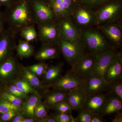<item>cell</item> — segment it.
I'll use <instances>...</instances> for the list:
<instances>
[{
	"label": "cell",
	"mask_w": 122,
	"mask_h": 122,
	"mask_svg": "<svg viewBox=\"0 0 122 122\" xmlns=\"http://www.w3.org/2000/svg\"><path fill=\"white\" fill-rule=\"evenodd\" d=\"M64 8L68 16L73 13L77 6L76 0H61Z\"/></svg>",
	"instance_id": "8d00e7d4"
},
{
	"label": "cell",
	"mask_w": 122,
	"mask_h": 122,
	"mask_svg": "<svg viewBox=\"0 0 122 122\" xmlns=\"http://www.w3.org/2000/svg\"><path fill=\"white\" fill-rule=\"evenodd\" d=\"M48 64L41 62L40 63L26 66L29 70L36 75L38 77H42L46 73L49 67Z\"/></svg>",
	"instance_id": "f1b7e54d"
},
{
	"label": "cell",
	"mask_w": 122,
	"mask_h": 122,
	"mask_svg": "<svg viewBox=\"0 0 122 122\" xmlns=\"http://www.w3.org/2000/svg\"><path fill=\"white\" fill-rule=\"evenodd\" d=\"M51 115L56 122H76V118L73 117L71 113L56 112L54 113L51 114Z\"/></svg>",
	"instance_id": "d6a6232c"
},
{
	"label": "cell",
	"mask_w": 122,
	"mask_h": 122,
	"mask_svg": "<svg viewBox=\"0 0 122 122\" xmlns=\"http://www.w3.org/2000/svg\"><path fill=\"white\" fill-rule=\"evenodd\" d=\"M1 7V6H0V7Z\"/></svg>",
	"instance_id": "c3c4849f"
},
{
	"label": "cell",
	"mask_w": 122,
	"mask_h": 122,
	"mask_svg": "<svg viewBox=\"0 0 122 122\" xmlns=\"http://www.w3.org/2000/svg\"><path fill=\"white\" fill-rule=\"evenodd\" d=\"M60 50L58 45H44L35 54L36 59L40 61L58 57Z\"/></svg>",
	"instance_id": "7402d4cb"
},
{
	"label": "cell",
	"mask_w": 122,
	"mask_h": 122,
	"mask_svg": "<svg viewBox=\"0 0 122 122\" xmlns=\"http://www.w3.org/2000/svg\"><path fill=\"white\" fill-rule=\"evenodd\" d=\"M105 93H97L87 96L83 108L92 114H100L108 95Z\"/></svg>",
	"instance_id": "5bb4252c"
},
{
	"label": "cell",
	"mask_w": 122,
	"mask_h": 122,
	"mask_svg": "<svg viewBox=\"0 0 122 122\" xmlns=\"http://www.w3.org/2000/svg\"><path fill=\"white\" fill-rule=\"evenodd\" d=\"M108 84L111 93L122 100V79L109 82Z\"/></svg>",
	"instance_id": "1f68e13d"
},
{
	"label": "cell",
	"mask_w": 122,
	"mask_h": 122,
	"mask_svg": "<svg viewBox=\"0 0 122 122\" xmlns=\"http://www.w3.org/2000/svg\"><path fill=\"white\" fill-rule=\"evenodd\" d=\"M58 44L60 52L71 66L87 54L80 41H70L61 37Z\"/></svg>",
	"instance_id": "5b68a950"
},
{
	"label": "cell",
	"mask_w": 122,
	"mask_h": 122,
	"mask_svg": "<svg viewBox=\"0 0 122 122\" xmlns=\"http://www.w3.org/2000/svg\"><path fill=\"white\" fill-rule=\"evenodd\" d=\"M119 53L112 49L97 55L95 67L92 74L103 77L106 71Z\"/></svg>",
	"instance_id": "7c38bea8"
},
{
	"label": "cell",
	"mask_w": 122,
	"mask_h": 122,
	"mask_svg": "<svg viewBox=\"0 0 122 122\" xmlns=\"http://www.w3.org/2000/svg\"><path fill=\"white\" fill-rule=\"evenodd\" d=\"M38 37L42 45H57L61 37L57 21L37 24Z\"/></svg>",
	"instance_id": "8992f818"
},
{
	"label": "cell",
	"mask_w": 122,
	"mask_h": 122,
	"mask_svg": "<svg viewBox=\"0 0 122 122\" xmlns=\"http://www.w3.org/2000/svg\"><path fill=\"white\" fill-rule=\"evenodd\" d=\"M81 41L85 50L87 49L89 54L97 56L113 49L111 48L103 37L98 32L87 30L83 32Z\"/></svg>",
	"instance_id": "7a4b0ae2"
},
{
	"label": "cell",
	"mask_w": 122,
	"mask_h": 122,
	"mask_svg": "<svg viewBox=\"0 0 122 122\" xmlns=\"http://www.w3.org/2000/svg\"><path fill=\"white\" fill-rule=\"evenodd\" d=\"M79 114L76 118V122H91L93 114L82 108L78 111Z\"/></svg>",
	"instance_id": "d590c367"
},
{
	"label": "cell",
	"mask_w": 122,
	"mask_h": 122,
	"mask_svg": "<svg viewBox=\"0 0 122 122\" xmlns=\"http://www.w3.org/2000/svg\"><path fill=\"white\" fill-rule=\"evenodd\" d=\"M13 83L22 91L28 94L38 93L31 86L27 81L22 77L17 79Z\"/></svg>",
	"instance_id": "83f0119b"
},
{
	"label": "cell",
	"mask_w": 122,
	"mask_h": 122,
	"mask_svg": "<svg viewBox=\"0 0 122 122\" xmlns=\"http://www.w3.org/2000/svg\"><path fill=\"white\" fill-rule=\"evenodd\" d=\"M21 37L26 41L30 42L37 39V33L35 30L34 25L25 27L20 33Z\"/></svg>",
	"instance_id": "484cf974"
},
{
	"label": "cell",
	"mask_w": 122,
	"mask_h": 122,
	"mask_svg": "<svg viewBox=\"0 0 122 122\" xmlns=\"http://www.w3.org/2000/svg\"><path fill=\"white\" fill-rule=\"evenodd\" d=\"M16 36L8 28L0 34V64L14 54L17 45Z\"/></svg>",
	"instance_id": "ba28073f"
},
{
	"label": "cell",
	"mask_w": 122,
	"mask_h": 122,
	"mask_svg": "<svg viewBox=\"0 0 122 122\" xmlns=\"http://www.w3.org/2000/svg\"><path fill=\"white\" fill-rule=\"evenodd\" d=\"M115 114L114 117L112 119V122H122V114L120 111L119 112Z\"/></svg>",
	"instance_id": "ee69618b"
},
{
	"label": "cell",
	"mask_w": 122,
	"mask_h": 122,
	"mask_svg": "<svg viewBox=\"0 0 122 122\" xmlns=\"http://www.w3.org/2000/svg\"><path fill=\"white\" fill-rule=\"evenodd\" d=\"M82 81V79L69 71L64 76H61L52 87L70 91L81 87Z\"/></svg>",
	"instance_id": "4fadbf2b"
},
{
	"label": "cell",
	"mask_w": 122,
	"mask_h": 122,
	"mask_svg": "<svg viewBox=\"0 0 122 122\" xmlns=\"http://www.w3.org/2000/svg\"><path fill=\"white\" fill-rule=\"evenodd\" d=\"M42 97L38 93L30 94L22 103L21 114L25 118H34L35 107L41 102Z\"/></svg>",
	"instance_id": "d6986e66"
},
{
	"label": "cell",
	"mask_w": 122,
	"mask_h": 122,
	"mask_svg": "<svg viewBox=\"0 0 122 122\" xmlns=\"http://www.w3.org/2000/svg\"><path fill=\"white\" fill-rule=\"evenodd\" d=\"M122 109V100L112 94L111 96H108L100 114L105 116L115 114Z\"/></svg>",
	"instance_id": "603a6c76"
},
{
	"label": "cell",
	"mask_w": 122,
	"mask_h": 122,
	"mask_svg": "<svg viewBox=\"0 0 122 122\" xmlns=\"http://www.w3.org/2000/svg\"><path fill=\"white\" fill-rule=\"evenodd\" d=\"M107 120L104 119L102 116L99 114H93L91 122H106Z\"/></svg>",
	"instance_id": "60d3db41"
},
{
	"label": "cell",
	"mask_w": 122,
	"mask_h": 122,
	"mask_svg": "<svg viewBox=\"0 0 122 122\" xmlns=\"http://www.w3.org/2000/svg\"><path fill=\"white\" fill-rule=\"evenodd\" d=\"M81 87L87 96L97 93H105L110 90L108 83L103 77L93 74L82 79Z\"/></svg>",
	"instance_id": "52a82bcc"
},
{
	"label": "cell",
	"mask_w": 122,
	"mask_h": 122,
	"mask_svg": "<svg viewBox=\"0 0 122 122\" xmlns=\"http://www.w3.org/2000/svg\"><path fill=\"white\" fill-rule=\"evenodd\" d=\"M5 86L2 83H0V98L1 97L2 94L4 92Z\"/></svg>",
	"instance_id": "7dc6e473"
},
{
	"label": "cell",
	"mask_w": 122,
	"mask_h": 122,
	"mask_svg": "<svg viewBox=\"0 0 122 122\" xmlns=\"http://www.w3.org/2000/svg\"><path fill=\"white\" fill-rule=\"evenodd\" d=\"M50 109L59 113H71L73 110L72 107L66 100L57 103Z\"/></svg>",
	"instance_id": "836d02e7"
},
{
	"label": "cell",
	"mask_w": 122,
	"mask_h": 122,
	"mask_svg": "<svg viewBox=\"0 0 122 122\" xmlns=\"http://www.w3.org/2000/svg\"><path fill=\"white\" fill-rule=\"evenodd\" d=\"M64 63L61 62L55 65L49 66L42 77V83L49 88L52 87L56 81L61 77Z\"/></svg>",
	"instance_id": "e0dca14e"
},
{
	"label": "cell",
	"mask_w": 122,
	"mask_h": 122,
	"mask_svg": "<svg viewBox=\"0 0 122 122\" xmlns=\"http://www.w3.org/2000/svg\"><path fill=\"white\" fill-rule=\"evenodd\" d=\"M16 51L18 56L20 58H28L34 53V49L30 42L24 40H20L17 45Z\"/></svg>",
	"instance_id": "d4e9b609"
},
{
	"label": "cell",
	"mask_w": 122,
	"mask_h": 122,
	"mask_svg": "<svg viewBox=\"0 0 122 122\" xmlns=\"http://www.w3.org/2000/svg\"><path fill=\"white\" fill-rule=\"evenodd\" d=\"M1 97L8 100L13 105L18 107H21L24 101L12 94L5 92L2 94Z\"/></svg>",
	"instance_id": "e575fe53"
},
{
	"label": "cell",
	"mask_w": 122,
	"mask_h": 122,
	"mask_svg": "<svg viewBox=\"0 0 122 122\" xmlns=\"http://www.w3.org/2000/svg\"><path fill=\"white\" fill-rule=\"evenodd\" d=\"M4 12L8 28L16 36L25 26L35 24L30 0H15Z\"/></svg>",
	"instance_id": "6da1fadb"
},
{
	"label": "cell",
	"mask_w": 122,
	"mask_h": 122,
	"mask_svg": "<svg viewBox=\"0 0 122 122\" xmlns=\"http://www.w3.org/2000/svg\"><path fill=\"white\" fill-rule=\"evenodd\" d=\"M57 22L61 38L70 41H79L81 35L79 30L67 17L59 19Z\"/></svg>",
	"instance_id": "8fae6325"
},
{
	"label": "cell",
	"mask_w": 122,
	"mask_h": 122,
	"mask_svg": "<svg viewBox=\"0 0 122 122\" xmlns=\"http://www.w3.org/2000/svg\"><path fill=\"white\" fill-rule=\"evenodd\" d=\"M15 0H0V5L5 8L10 7L15 2Z\"/></svg>",
	"instance_id": "b9f144b4"
},
{
	"label": "cell",
	"mask_w": 122,
	"mask_h": 122,
	"mask_svg": "<svg viewBox=\"0 0 122 122\" xmlns=\"http://www.w3.org/2000/svg\"><path fill=\"white\" fill-rule=\"evenodd\" d=\"M24 117H25L21 114L18 113L14 117L10 122H21L22 119Z\"/></svg>",
	"instance_id": "f6af8a7d"
},
{
	"label": "cell",
	"mask_w": 122,
	"mask_h": 122,
	"mask_svg": "<svg viewBox=\"0 0 122 122\" xmlns=\"http://www.w3.org/2000/svg\"><path fill=\"white\" fill-rule=\"evenodd\" d=\"M86 97L85 92L79 87L70 91L66 100L73 110L78 111L83 108Z\"/></svg>",
	"instance_id": "ac0fdd59"
},
{
	"label": "cell",
	"mask_w": 122,
	"mask_h": 122,
	"mask_svg": "<svg viewBox=\"0 0 122 122\" xmlns=\"http://www.w3.org/2000/svg\"><path fill=\"white\" fill-rule=\"evenodd\" d=\"M18 113L14 110L0 114V122H10L14 117Z\"/></svg>",
	"instance_id": "f35d334b"
},
{
	"label": "cell",
	"mask_w": 122,
	"mask_h": 122,
	"mask_svg": "<svg viewBox=\"0 0 122 122\" xmlns=\"http://www.w3.org/2000/svg\"><path fill=\"white\" fill-rule=\"evenodd\" d=\"M36 122H56L54 118L51 115H48L44 118L38 119Z\"/></svg>",
	"instance_id": "7bdbcfd3"
},
{
	"label": "cell",
	"mask_w": 122,
	"mask_h": 122,
	"mask_svg": "<svg viewBox=\"0 0 122 122\" xmlns=\"http://www.w3.org/2000/svg\"><path fill=\"white\" fill-rule=\"evenodd\" d=\"M4 92L12 94L24 100H25L28 96V94L22 91L13 83L5 86Z\"/></svg>",
	"instance_id": "4316f807"
},
{
	"label": "cell",
	"mask_w": 122,
	"mask_h": 122,
	"mask_svg": "<svg viewBox=\"0 0 122 122\" xmlns=\"http://www.w3.org/2000/svg\"><path fill=\"white\" fill-rule=\"evenodd\" d=\"M103 78L107 83L122 78V58L119 53L106 71Z\"/></svg>",
	"instance_id": "2e32d148"
},
{
	"label": "cell",
	"mask_w": 122,
	"mask_h": 122,
	"mask_svg": "<svg viewBox=\"0 0 122 122\" xmlns=\"http://www.w3.org/2000/svg\"><path fill=\"white\" fill-rule=\"evenodd\" d=\"M111 0H76L77 2L90 8L96 7Z\"/></svg>",
	"instance_id": "74e56055"
},
{
	"label": "cell",
	"mask_w": 122,
	"mask_h": 122,
	"mask_svg": "<svg viewBox=\"0 0 122 122\" xmlns=\"http://www.w3.org/2000/svg\"><path fill=\"white\" fill-rule=\"evenodd\" d=\"M35 24L57 20L49 0H30Z\"/></svg>",
	"instance_id": "277c9868"
},
{
	"label": "cell",
	"mask_w": 122,
	"mask_h": 122,
	"mask_svg": "<svg viewBox=\"0 0 122 122\" xmlns=\"http://www.w3.org/2000/svg\"><path fill=\"white\" fill-rule=\"evenodd\" d=\"M121 8V4L118 2L106 5L95 13V22L100 24L113 21L118 16Z\"/></svg>",
	"instance_id": "30bf717a"
},
{
	"label": "cell",
	"mask_w": 122,
	"mask_h": 122,
	"mask_svg": "<svg viewBox=\"0 0 122 122\" xmlns=\"http://www.w3.org/2000/svg\"><path fill=\"white\" fill-rule=\"evenodd\" d=\"M36 122L34 118H30L24 117L22 119L21 122Z\"/></svg>",
	"instance_id": "bcb514c9"
},
{
	"label": "cell",
	"mask_w": 122,
	"mask_h": 122,
	"mask_svg": "<svg viewBox=\"0 0 122 122\" xmlns=\"http://www.w3.org/2000/svg\"><path fill=\"white\" fill-rule=\"evenodd\" d=\"M49 109L46 106L44 102H39L35 107L34 112V118L35 121L41 119L48 116V110Z\"/></svg>",
	"instance_id": "f546056e"
},
{
	"label": "cell",
	"mask_w": 122,
	"mask_h": 122,
	"mask_svg": "<svg viewBox=\"0 0 122 122\" xmlns=\"http://www.w3.org/2000/svg\"><path fill=\"white\" fill-rule=\"evenodd\" d=\"M21 76L25 79L38 93L42 96L49 90V88L44 86L41 81L39 80L38 77L26 68V66L21 65Z\"/></svg>",
	"instance_id": "44dd1931"
},
{
	"label": "cell",
	"mask_w": 122,
	"mask_h": 122,
	"mask_svg": "<svg viewBox=\"0 0 122 122\" xmlns=\"http://www.w3.org/2000/svg\"><path fill=\"white\" fill-rule=\"evenodd\" d=\"M96 59V56L87 54L73 65L69 71L81 78H85L93 74Z\"/></svg>",
	"instance_id": "9c48e42d"
},
{
	"label": "cell",
	"mask_w": 122,
	"mask_h": 122,
	"mask_svg": "<svg viewBox=\"0 0 122 122\" xmlns=\"http://www.w3.org/2000/svg\"><path fill=\"white\" fill-rule=\"evenodd\" d=\"M99 28L114 44L117 46L121 45L122 32L119 26L114 25H107L100 26Z\"/></svg>",
	"instance_id": "cb8c5ba5"
},
{
	"label": "cell",
	"mask_w": 122,
	"mask_h": 122,
	"mask_svg": "<svg viewBox=\"0 0 122 122\" xmlns=\"http://www.w3.org/2000/svg\"><path fill=\"white\" fill-rule=\"evenodd\" d=\"M70 91L53 88L44 94V102L49 109L58 103L66 100Z\"/></svg>",
	"instance_id": "ffe728a7"
},
{
	"label": "cell",
	"mask_w": 122,
	"mask_h": 122,
	"mask_svg": "<svg viewBox=\"0 0 122 122\" xmlns=\"http://www.w3.org/2000/svg\"><path fill=\"white\" fill-rule=\"evenodd\" d=\"M21 64L14 54L0 64V83L5 86L21 77Z\"/></svg>",
	"instance_id": "3957f363"
},
{
	"label": "cell",
	"mask_w": 122,
	"mask_h": 122,
	"mask_svg": "<svg viewBox=\"0 0 122 122\" xmlns=\"http://www.w3.org/2000/svg\"><path fill=\"white\" fill-rule=\"evenodd\" d=\"M11 110H14L17 113H21V107L16 106L13 105L8 100L1 97L0 98V114Z\"/></svg>",
	"instance_id": "4dcf8cb0"
},
{
	"label": "cell",
	"mask_w": 122,
	"mask_h": 122,
	"mask_svg": "<svg viewBox=\"0 0 122 122\" xmlns=\"http://www.w3.org/2000/svg\"><path fill=\"white\" fill-rule=\"evenodd\" d=\"M90 8L82 5L77 6L73 12L75 21L79 26H88L95 22V13Z\"/></svg>",
	"instance_id": "9a60e30c"
},
{
	"label": "cell",
	"mask_w": 122,
	"mask_h": 122,
	"mask_svg": "<svg viewBox=\"0 0 122 122\" xmlns=\"http://www.w3.org/2000/svg\"><path fill=\"white\" fill-rule=\"evenodd\" d=\"M5 23L6 20L4 12L0 10V34L5 30Z\"/></svg>",
	"instance_id": "ab89813d"
}]
</instances>
